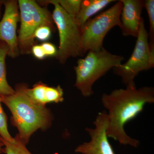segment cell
<instances>
[{
  "label": "cell",
  "mask_w": 154,
  "mask_h": 154,
  "mask_svg": "<svg viewBox=\"0 0 154 154\" xmlns=\"http://www.w3.org/2000/svg\"><path fill=\"white\" fill-rule=\"evenodd\" d=\"M102 105L107 110V137L124 145L137 147L139 141L129 136L124 126L142 112L147 104L154 102V88L152 87L137 88L135 84L125 89H116L101 98Z\"/></svg>",
  "instance_id": "cell-1"
},
{
  "label": "cell",
  "mask_w": 154,
  "mask_h": 154,
  "mask_svg": "<svg viewBox=\"0 0 154 154\" xmlns=\"http://www.w3.org/2000/svg\"><path fill=\"white\" fill-rule=\"evenodd\" d=\"M0 97L12 113V125L17 128L19 137L26 144L37 130H45L51 125L52 115L49 109L33 102L24 92L22 86H18L14 94Z\"/></svg>",
  "instance_id": "cell-2"
},
{
  "label": "cell",
  "mask_w": 154,
  "mask_h": 154,
  "mask_svg": "<svg viewBox=\"0 0 154 154\" xmlns=\"http://www.w3.org/2000/svg\"><path fill=\"white\" fill-rule=\"evenodd\" d=\"M124 60L122 56L113 54L104 48L99 51H89L85 57L78 60L75 66V87L84 97H90L94 94V83Z\"/></svg>",
  "instance_id": "cell-3"
},
{
  "label": "cell",
  "mask_w": 154,
  "mask_h": 154,
  "mask_svg": "<svg viewBox=\"0 0 154 154\" xmlns=\"http://www.w3.org/2000/svg\"><path fill=\"white\" fill-rule=\"evenodd\" d=\"M21 22L18 36L20 53H31V48L35 45L34 35L38 28L47 26L54 30V22L52 14L45 7L38 5L33 0H19Z\"/></svg>",
  "instance_id": "cell-4"
},
{
  "label": "cell",
  "mask_w": 154,
  "mask_h": 154,
  "mask_svg": "<svg viewBox=\"0 0 154 154\" xmlns=\"http://www.w3.org/2000/svg\"><path fill=\"white\" fill-rule=\"evenodd\" d=\"M37 2L41 6L45 7L48 4L54 6L52 18L59 35V46L55 57L60 63L64 64L71 57L82 56L81 29L75 19L68 15L54 0Z\"/></svg>",
  "instance_id": "cell-5"
},
{
  "label": "cell",
  "mask_w": 154,
  "mask_h": 154,
  "mask_svg": "<svg viewBox=\"0 0 154 154\" xmlns=\"http://www.w3.org/2000/svg\"><path fill=\"white\" fill-rule=\"evenodd\" d=\"M122 8L121 0L117 1L110 8L89 19L81 28L82 55L89 51H99L104 48L103 41L107 33L115 26L120 27Z\"/></svg>",
  "instance_id": "cell-6"
},
{
  "label": "cell",
  "mask_w": 154,
  "mask_h": 154,
  "mask_svg": "<svg viewBox=\"0 0 154 154\" xmlns=\"http://www.w3.org/2000/svg\"><path fill=\"white\" fill-rule=\"evenodd\" d=\"M132 54L125 63L113 69L114 74L121 78L125 86L134 85V79L141 72L154 67V49L149 44L148 33L143 18Z\"/></svg>",
  "instance_id": "cell-7"
},
{
  "label": "cell",
  "mask_w": 154,
  "mask_h": 154,
  "mask_svg": "<svg viewBox=\"0 0 154 154\" xmlns=\"http://www.w3.org/2000/svg\"><path fill=\"white\" fill-rule=\"evenodd\" d=\"M93 123L94 128H86L91 140L78 146L75 152L82 154H115L106 134L108 125L107 111L99 112Z\"/></svg>",
  "instance_id": "cell-8"
},
{
  "label": "cell",
  "mask_w": 154,
  "mask_h": 154,
  "mask_svg": "<svg viewBox=\"0 0 154 154\" xmlns=\"http://www.w3.org/2000/svg\"><path fill=\"white\" fill-rule=\"evenodd\" d=\"M5 13L0 20V41L5 42L9 48L8 54L14 58L20 54L17 35L18 22L20 21L18 2L4 1Z\"/></svg>",
  "instance_id": "cell-9"
},
{
  "label": "cell",
  "mask_w": 154,
  "mask_h": 154,
  "mask_svg": "<svg viewBox=\"0 0 154 154\" xmlns=\"http://www.w3.org/2000/svg\"><path fill=\"white\" fill-rule=\"evenodd\" d=\"M122 8L120 21L122 33L124 36L137 37L139 30L143 0H121Z\"/></svg>",
  "instance_id": "cell-10"
},
{
  "label": "cell",
  "mask_w": 154,
  "mask_h": 154,
  "mask_svg": "<svg viewBox=\"0 0 154 154\" xmlns=\"http://www.w3.org/2000/svg\"><path fill=\"white\" fill-rule=\"evenodd\" d=\"M24 92L33 102L45 106L47 103H58L63 102V91L60 85L51 87L42 83L35 84L29 88L22 86Z\"/></svg>",
  "instance_id": "cell-11"
},
{
  "label": "cell",
  "mask_w": 154,
  "mask_h": 154,
  "mask_svg": "<svg viewBox=\"0 0 154 154\" xmlns=\"http://www.w3.org/2000/svg\"><path fill=\"white\" fill-rule=\"evenodd\" d=\"M114 0H82L79 12L75 19L80 28H82L92 16L105 8Z\"/></svg>",
  "instance_id": "cell-12"
},
{
  "label": "cell",
  "mask_w": 154,
  "mask_h": 154,
  "mask_svg": "<svg viewBox=\"0 0 154 154\" xmlns=\"http://www.w3.org/2000/svg\"><path fill=\"white\" fill-rule=\"evenodd\" d=\"M9 48L5 42L0 41V96H9L15 93L7 80L6 58Z\"/></svg>",
  "instance_id": "cell-13"
},
{
  "label": "cell",
  "mask_w": 154,
  "mask_h": 154,
  "mask_svg": "<svg viewBox=\"0 0 154 154\" xmlns=\"http://www.w3.org/2000/svg\"><path fill=\"white\" fill-rule=\"evenodd\" d=\"M4 140V153L6 154H32L28 149L26 144L17 134L12 141Z\"/></svg>",
  "instance_id": "cell-14"
},
{
  "label": "cell",
  "mask_w": 154,
  "mask_h": 154,
  "mask_svg": "<svg viewBox=\"0 0 154 154\" xmlns=\"http://www.w3.org/2000/svg\"><path fill=\"white\" fill-rule=\"evenodd\" d=\"M63 11L73 19L79 12L82 0H54Z\"/></svg>",
  "instance_id": "cell-15"
},
{
  "label": "cell",
  "mask_w": 154,
  "mask_h": 154,
  "mask_svg": "<svg viewBox=\"0 0 154 154\" xmlns=\"http://www.w3.org/2000/svg\"><path fill=\"white\" fill-rule=\"evenodd\" d=\"M144 8H145L148 16L149 23V32L148 33L150 46L154 49V1H144Z\"/></svg>",
  "instance_id": "cell-16"
},
{
  "label": "cell",
  "mask_w": 154,
  "mask_h": 154,
  "mask_svg": "<svg viewBox=\"0 0 154 154\" xmlns=\"http://www.w3.org/2000/svg\"><path fill=\"white\" fill-rule=\"evenodd\" d=\"M2 100L0 97V136L4 140L11 142L14 140L9 133L8 128V118L2 105Z\"/></svg>",
  "instance_id": "cell-17"
},
{
  "label": "cell",
  "mask_w": 154,
  "mask_h": 154,
  "mask_svg": "<svg viewBox=\"0 0 154 154\" xmlns=\"http://www.w3.org/2000/svg\"><path fill=\"white\" fill-rule=\"evenodd\" d=\"M53 30L47 26H42L39 27L34 33V38H36L42 41H45L49 39Z\"/></svg>",
  "instance_id": "cell-18"
},
{
  "label": "cell",
  "mask_w": 154,
  "mask_h": 154,
  "mask_svg": "<svg viewBox=\"0 0 154 154\" xmlns=\"http://www.w3.org/2000/svg\"><path fill=\"white\" fill-rule=\"evenodd\" d=\"M46 57H55L57 50L55 45L50 42H45L41 45Z\"/></svg>",
  "instance_id": "cell-19"
},
{
  "label": "cell",
  "mask_w": 154,
  "mask_h": 154,
  "mask_svg": "<svg viewBox=\"0 0 154 154\" xmlns=\"http://www.w3.org/2000/svg\"><path fill=\"white\" fill-rule=\"evenodd\" d=\"M31 53L38 59L42 60L46 57V55L41 45H34L31 48Z\"/></svg>",
  "instance_id": "cell-20"
},
{
  "label": "cell",
  "mask_w": 154,
  "mask_h": 154,
  "mask_svg": "<svg viewBox=\"0 0 154 154\" xmlns=\"http://www.w3.org/2000/svg\"><path fill=\"white\" fill-rule=\"evenodd\" d=\"M4 146H5L4 140L0 136V154L4 153Z\"/></svg>",
  "instance_id": "cell-21"
},
{
  "label": "cell",
  "mask_w": 154,
  "mask_h": 154,
  "mask_svg": "<svg viewBox=\"0 0 154 154\" xmlns=\"http://www.w3.org/2000/svg\"><path fill=\"white\" fill-rule=\"evenodd\" d=\"M4 1L0 0V19H1V16H2V8L3 5Z\"/></svg>",
  "instance_id": "cell-22"
}]
</instances>
